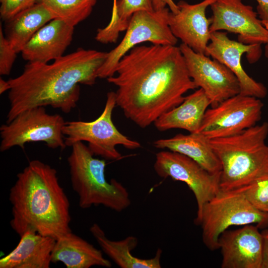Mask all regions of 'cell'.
Wrapping results in <instances>:
<instances>
[{
    "label": "cell",
    "mask_w": 268,
    "mask_h": 268,
    "mask_svg": "<svg viewBox=\"0 0 268 268\" xmlns=\"http://www.w3.org/2000/svg\"><path fill=\"white\" fill-rule=\"evenodd\" d=\"M37 2H41L43 0H37Z\"/></svg>",
    "instance_id": "e575fe53"
},
{
    "label": "cell",
    "mask_w": 268,
    "mask_h": 268,
    "mask_svg": "<svg viewBox=\"0 0 268 268\" xmlns=\"http://www.w3.org/2000/svg\"><path fill=\"white\" fill-rule=\"evenodd\" d=\"M154 169L158 176L185 183L193 193L197 215L220 190L221 172L210 173L192 158L170 150L156 154Z\"/></svg>",
    "instance_id": "8fae6325"
},
{
    "label": "cell",
    "mask_w": 268,
    "mask_h": 268,
    "mask_svg": "<svg viewBox=\"0 0 268 268\" xmlns=\"http://www.w3.org/2000/svg\"><path fill=\"white\" fill-rule=\"evenodd\" d=\"M41 2L54 19L74 27L90 15L96 0H43Z\"/></svg>",
    "instance_id": "d4e9b609"
},
{
    "label": "cell",
    "mask_w": 268,
    "mask_h": 268,
    "mask_svg": "<svg viewBox=\"0 0 268 268\" xmlns=\"http://www.w3.org/2000/svg\"><path fill=\"white\" fill-rule=\"evenodd\" d=\"M62 116L50 114L45 107H36L18 114L10 122L0 127V150L4 152L14 146L23 148L26 143L43 142L52 149L66 147Z\"/></svg>",
    "instance_id": "ba28073f"
},
{
    "label": "cell",
    "mask_w": 268,
    "mask_h": 268,
    "mask_svg": "<svg viewBox=\"0 0 268 268\" xmlns=\"http://www.w3.org/2000/svg\"><path fill=\"white\" fill-rule=\"evenodd\" d=\"M16 247L0 259V268H49L56 240L29 230Z\"/></svg>",
    "instance_id": "ac0fdd59"
},
{
    "label": "cell",
    "mask_w": 268,
    "mask_h": 268,
    "mask_svg": "<svg viewBox=\"0 0 268 268\" xmlns=\"http://www.w3.org/2000/svg\"><path fill=\"white\" fill-rule=\"evenodd\" d=\"M116 106V93L110 91L107 94L102 113L95 120L66 122L63 133L66 146L71 147L77 142L86 141L94 155L113 160H118L122 156L116 148L118 145H122L129 149L140 147L138 141L122 134L114 125L112 115Z\"/></svg>",
    "instance_id": "52a82bcc"
},
{
    "label": "cell",
    "mask_w": 268,
    "mask_h": 268,
    "mask_svg": "<svg viewBox=\"0 0 268 268\" xmlns=\"http://www.w3.org/2000/svg\"><path fill=\"white\" fill-rule=\"evenodd\" d=\"M107 52L82 48L51 64L28 62L19 76L9 79V108L6 123L36 107L51 106L68 113L79 100V84L93 85Z\"/></svg>",
    "instance_id": "7a4b0ae2"
},
{
    "label": "cell",
    "mask_w": 268,
    "mask_h": 268,
    "mask_svg": "<svg viewBox=\"0 0 268 268\" xmlns=\"http://www.w3.org/2000/svg\"><path fill=\"white\" fill-rule=\"evenodd\" d=\"M10 224L19 236L33 230L57 240L71 231L70 203L56 170L39 160L30 161L9 190Z\"/></svg>",
    "instance_id": "3957f363"
},
{
    "label": "cell",
    "mask_w": 268,
    "mask_h": 268,
    "mask_svg": "<svg viewBox=\"0 0 268 268\" xmlns=\"http://www.w3.org/2000/svg\"><path fill=\"white\" fill-rule=\"evenodd\" d=\"M263 107L261 99L239 93L207 109L199 133L209 139L237 134L256 125Z\"/></svg>",
    "instance_id": "30bf717a"
},
{
    "label": "cell",
    "mask_w": 268,
    "mask_h": 268,
    "mask_svg": "<svg viewBox=\"0 0 268 268\" xmlns=\"http://www.w3.org/2000/svg\"><path fill=\"white\" fill-rule=\"evenodd\" d=\"M210 33L226 30L238 35V41L259 45L268 43V29L252 6L242 0H216L211 4Z\"/></svg>",
    "instance_id": "4fadbf2b"
},
{
    "label": "cell",
    "mask_w": 268,
    "mask_h": 268,
    "mask_svg": "<svg viewBox=\"0 0 268 268\" xmlns=\"http://www.w3.org/2000/svg\"><path fill=\"white\" fill-rule=\"evenodd\" d=\"M190 76L202 89L211 107L240 93L239 81L232 71L216 60L195 52L182 43L179 46Z\"/></svg>",
    "instance_id": "7c38bea8"
},
{
    "label": "cell",
    "mask_w": 268,
    "mask_h": 268,
    "mask_svg": "<svg viewBox=\"0 0 268 268\" xmlns=\"http://www.w3.org/2000/svg\"><path fill=\"white\" fill-rule=\"evenodd\" d=\"M17 53L4 35L0 25V74L7 75L10 73Z\"/></svg>",
    "instance_id": "4316f807"
},
{
    "label": "cell",
    "mask_w": 268,
    "mask_h": 268,
    "mask_svg": "<svg viewBox=\"0 0 268 268\" xmlns=\"http://www.w3.org/2000/svg\"><path fill=\"white\" fill-rule=\"evenodd\" d=\"M268 123L209 139L221 164L220 189L235 190L268 177Z\"/></svg>",
    "instance_id": "277c9868"
},
{
    "label": "cell",
    "mask_w": 268,
    "mask_h": 268,
    "mask_svg": "<svg viewBox=\"0 0 268 268\" xmlns=\"http://www.w3.org/2000/svg\"><path fill=\"white\" fill-rule=\"evenodd\" d=\"M89 231L100 246L102 251L121 268H160L162 250L158 249L154 257L141 259L132 253L138 243L137 238L130 236L126 238L114 241L109 239L102 228L94 223Z\"/></svg>",
    "instance_id": "7402d4cb"
},
{
    "label": "cell",
    "mask_w": 268,
    "mask_h": 268,
    "mask_svg": "<svg viewBox=\"0 0 268 268\" xmlns=\"http://www.w3.org/2000/svg\"><path fill=\"white\" fill-rule=\"evenodd\" d=\"M115 74L107 79L117 87L116 105L141 128L180 105L186 92L197 88L176 45H138L119 61Z\"/></svg>",
    "instance_id": "6da1fadb"
},
{
    "label": "cell",
    "mask_w": 268,
    "mask_h": 268,
    "mask_svg": "<svg viewBox=\"0 0 268 268\" xmlns=\"http://www.w3.org/2000/svg\"><path fill=\"white\" fill-rule=\"evenodd\" d=\"M194 223L201 227L205 246L215 251L219 236L230 226L256 223L260 229L268 228V212L255 207L238 190H220L204 205Z\"/></svg>",
    "instance_id": "8992f818"
},
{
    "label": "cell",
    "mask_w": 268,
    "mask_h": 268,
    "mask_svg": "<svg viewBox=\"0 0 268 268\" xmlns=\"http://www.w3.org/2000/svg\"><path fill=\"white\" fill-rule=\"evenodd\" d=\"M154 10H161L165 7L169 8L170 11L174 13H177L179 7L173 0H151Z\"/></svg>",
    "instance_id": "f1b7e54d"
},
{
    "label": "cell",
    "mask_w": 268,
    "mask_h": 268,
    "mask_svg": "<svg viewBox=\"0 0 268 268\" xmlns=\"http://www.w3.org/2000/svg\"><path fill=\"white\" fill-rule=\"evenodd\" d=\"M265 55L266 57L268 59V43L265 44Z\"/></svg>",
    "instance_id": "d6a6232c"
},
{
    "label": "cell",
    "mask_w": 268,
    "mask_h": 268,
    "mask_svg": "<svg viewBox=\"0 0 268 268\" xmlns=\"http://www.w3.org/2000/svg\"><path fill=\"white\" fill-rule=\"evenodd\" d=\"M245 53H247L250 62H256L261 55V47L232 40L224 32L210 33L206 56L216 60L232 71L239 81L240 94L264 98L267 95L266 86L250 77L243 68L241 58Z\"/></svg>",
    "instance_id": "5bb4252c"
},
{
    "label": "cell",
    "mask_w": 268,
    "mask_h": 268,
    "mask_svg": "<svg viewBox=\"0 0 268 268\" xmlns=\"http://www.w3.org/2000/svg\"><path fill=\"white\" fill-rule=\"evenodd\" d=\"M74 27L60 19L51 20L25 46L21 52L23 59L48 63L62 57L72 41Z\"/></svg>",
    "instance_id": "e0dca14e"
},
{
    "label": "cell",
    "mask_w": 268,
    "mask_h": 268,
    "mask_svg": "<svg viewBox=\"0 0 268 268\" xmlns=\"http://www.w3.org/2000/svg\"><path fill=\"white\" fill-rule=\"evenodd\" d=\"M53 19L43 3L37 2L5 21V36L17 53L21 52L38 31Z\"/></svg>",
    "instance_id": "603a6c76"
},
{
    "label": "cell",
    "mask_w": 268,
    "mask_h": 268,
    "mask_svg": "<svg viewBox=\"0 0 268 268\" xmlns=\"http://www.w3.org/2000/svg\"><path fill=\"white\" fill-rule=\"evenodd\" d=\"M0 14L2 20L6 21L31 7L37 0H0Z\"/></svg>",
    "instance_id": "83f0119b"
},
{
    "label": "cell",
    "mask_w": 268,
    "mask_h": 268,
    "mask_svg": "<svg viewBox=\"0 0 268 268\" xmlns=\"http://www.w3.org/2000/svg\"><path fill=\"white\" fill-rule=\"evenodd\" d=\"M235 190L243 193L255 207L268 212V177Z\"/></svg>",
    "instance_id": "484cf974"
},
{
    "label": "cell",
    "mask_w": 268,
    "mask_h": 268,
    "mask_svg": "<svg viewBox=\"0 0 268 268\" xmlns=\"http://www.w3.org/2000/svg\"><path fill=\"white\" fill-rule=\"evenodd\" d=\"M257 226L251 224L224 231L218 239L222 268H261L263 240Z\"/></svg>",
    "instance_id": "2e32d148"
},
{
    "label": "cell",
    "mask_w": 268,
    "mask_h": 268,
    "mask_svg": "<svg viewBox=\"0 0 268 268\" xmlns=\"http://www.w3.org/2000/svg\"><path fill=\"white\" fill-rule=\"evenodd\" d=\"M118 0H113V7H112V11H113L116 7L117 1Z\"/></svg>",
    "instance_id": "836d02e7"
},
{
    "label": "cell",
    "mask_w": 268,
    "mask_h": 268,
    "mask_svg": "<svg viewBox=\"0 0 268 268\" xmlns=\"http://www.w3.org/2000/svg\"><path fill=\"white\" fill-rule=\"evenodd\" d=\"M263 240L261 268H268V228L261 232Z\"/></svg>",
    "instance_id": "4dcf8cb0"
},
{
    "label": "cell",
    "mask_w": 268,
    "mask_h": 268,
    "mask_svg": "<svg viewBox=\"0 0 268 268\" xmlns=\"http://www.w3.org/2000/svg\"><path fill=\"white\" fill-rule=\"evenodd\" d=\"M216 0H203L196 4L180 0L177 3L179 11L169 13L168 24L173 34L197 53L206 55L211 24L206 10Z\"/></svg>",
    "instance_id": "9a60e30c"
},
{
    "label": "cell",
    "mask_w": 268,
    "mask_h": 268,
    "mask_svg": "<svg viewBox=\"0 0 268 268\" xmlns=\"http://www.w3.org/2000/svg\"><path fill=\"white\" fill-rule=\"evenodd\" d=\"M154 147L185 155L200 164L210 173L221 172V163L214 152L209 139L200 133L179 134L168 138L153 142Z\"/></svg>",
    "instance_id": "44dd1931"
},
{
    "label": "cell",
    "mask_w": 268,
    "mask_h": 268,
    "mask_svg": "<svg viewBox=\"0 0 268 268\" xmlns=\"http://www.w3.org/2000/svg\"><path fill=\"white\" fill-rule=\"evenodd\" d=\"M61 262L67 268H90L99 266L109 268L111 263L101 251L69 232L56 240L52 263Z\"/></svg>",
    "instance_id": "d6986e66"
},
{
    "label": "cell",
    "mask_w": 268,
    "mask_h": 268,
    "mask_svg": "<svg viewBox=\"0 0 268 268\" xmlns=\"http://www.w3.org/2000/svg\"><path fill=\"white\" fill-rule=\"evenodd\" d=\"M10 88V84L7 81L0 78V94H1L6 91H9Z\"/></svg>",
    "instance_id": "1f68e13d"
},
{
    "label": "cell",
    "mask_w": 268,
    "mask_h": 268,
    "mask_svg": "<svg viewBox=\"0 0 268 268\" xmlns=\"http://www.w3.org/2000/svg\"><path fill=\"white\" fill-rule=\"evenodd\" d=\"M67 158L72 188L78 197L80 207L103 205L121 212L131 203L127 189L115 179L107 180L106 163L94 157L88 146L79 141L71 146Z\"/></svg>",
    "instance_id": "5b68a950"
},
{
    "label": "cell",
    "mask_w": 268,
    "mask_h": 268,
    "mask_svg": "<svg viewBox=\"0 0 268 268\" xmlns=\"http://www.w3.org/2000/svg\"><path fill=\"white\" fill-rule=\"evenodd\" d=\"M257 12L263 25L268 29V0H256Z\"/></svg>",
    "instance_id": "f546056e"
},
{
    "label": "cell",
    "mask_w": 268,
    "mask_h": 268,
    "mask_svg": "<svg viewBox=\"0 0 268 268\" xmlns=\"http://www.w3.org/2000/svg\"><path fill=\"white\" fill-rule=\"evenodd\" d=\"M170 10L140 11L132 16L123 39L107 53L106 60L99 69L98 78L114 75L121 58L134 47L143 42L154 44L176 45L178 39L172 33L168 24Z\"/></svg>",
    "instance_id": "9c48e42d"
},
{
    "label": "cell",
    "mask_w": 268,
    "mask_h": 268,
    "mask_svg": "<svg viewBox=\"0 0 268 268\" xmlns=\"http://www.w3.org/2000/svg\"><path fill=\"white\" fill-rule=\"evenodd\" d=\"M153 10L151 0H118L109 24L97 30L95 38L103 44L116 43L120 33L126 30L134 13Z\"/></svg>",
    "instance_id": "cb8c5ba5"
},
{
    "label": "cell",
    "mask_w": 268,
    "mask_h": 268,
    "mask_svg": "<svg viewBox=\"0 0 268 268\" xmlns=\"http://www.w3.org/2000/svg\"><path fill=\"white\" fill-rule=\"evenodd\" d=\"M210 102L201 89L185 97L178 106L164 113L153 123L159 131L181 129L190 133H198Z\"/></svg>",
    "instance_id": "ffe728a7"
}]
</instances>
